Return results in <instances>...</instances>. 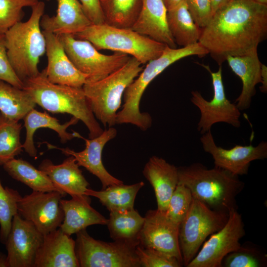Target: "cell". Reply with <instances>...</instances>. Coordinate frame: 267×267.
<instances>
[{
    "label": "cell",
    "instance_id": "6da1fadb",
    "mask_svg": "<svg viewBox=\"0 0 267 267\" xmlns=\"http://www.w3.org/2000/svg\"><path fill=\"white\" fill-rule=\"evenodd\" d=\"M267 35V5L232 0L214 14L198 42L221 66L228 56L258 52Z\"/></svg>",
    "mask_w": 267,
    "mask_h": 267
},
{
    "label": "cell",
    "instance_id": "7a4b0ae2",
    "mask_svg": "<svg viewBox=\"0 0 267 267\" xmlns=\"http://www.w3.org/2000/svg\"><path fill=\"white\" fill-rule=\"evenodd\" d=\"M178 181L193 197L210 208L228 213L237 210L236 198L245 186L239 176L223 169H208L199 163L178 168Z\"/></svg>",
    "mask_w": 267,
    "mask_h": 267
},
{
    "label": "cell",
    "instance_id": "3957f363",
    "mask_svg": "<svg viewBox=\"0 0 267 267\" xmlns=\"http://www.w3.org/2000/svg\"><path fill=\"white\" fill-rule=\"evenodd\" d=\"M24 90L36 104L52 113H67L82 121L87 127L89 138L99 136L103 130L94 116L83 88L53 84L44 69L36 76L23 81Z\"/></svg>",
    "mask_w": 267,
    "mask_h": 267
},
{
    "label": "cell",
    "instance_id": "277c9868",
    "mask_svg": "<svg viewBox=\"0 0 267 267\" xmlns=\"http://www.w3.org/2000/svg\"><path fill=\"white\" fill-rule=\"evenodd\" d=\"M208 54L198 42L195 44L173 48L166 45L158 57L149 61L138 76L127 88L124 95V104L117 113L116 124H131L142 131L147 130L152 125V118L148 113L141 112L139 103L143 93L157 76L168 67L178 60L191 55L203 57Z\"/></svg>",
    "mask_w": 267,
    "mask_h": 267
},
{
    "label": "cell",
    "instance_id": "5b68a950",
    "mask_svg": "<svg viewBox=\"0 0 267 267\" xmlns=\"http://www.w3.org/2000/svg\"><path fill=\"white\" fill-rule=\"evenodd\" d=\"M44 7V3L39 1L31 7L27 21L16 23L4 34L8 59L23 82L40 73V58L45 52L46 41L40 26Z\"/></svg>",
    "mask_w": 267,
    "mask_h": 267
},
{
    "label": "cell",
    "instance_id": "8992f818",
    "mask_svg": "<svg viewBox=\"0 0 267 267\" xmlns=\"http://www.w3.org/2000/svg\"><path fill=\"white\" fill-rule=\"evenodd\" d=\"M134 57L121 68L106 77L87 82L83 86L85 95L96 119L106 127L116 124L117 111L127 88L143 69Z\"/></svg>",
    "mask_w": 267,
    "mask_h": 267
},
{
    "label": "cell",
    "instance_id": "52a82bcc",
    "mask_svg": "<svg viewBox=\"0 0 267 267\" xmlns=\"http://www.w3.org/2000/svg\"><path fill=\"white\" fill-rule=\"evenodd\" d=\"M87 40L97 49H107L131 55L145 64L160 56L166 44L132 29L120 28L106 23L91 24L75 35Z\"/></svg>",
    "mask_w": 267,
    "mask_h": 267
},
{
    "label": "cell",
    "instance_id": "ba28073f",
    "mask_svg": "<svg viewBox=\"0 0 267 267\" xmlns=\"http://www.w3.org/2000/svg\"><path fill=\"white\" fill-rule=\"evenodd\" d=\"M228 213L213 210L193 197L190 208L179 225L178 240L183 265L187 267L210 235L226 223Z\"/></svg>",
    "mask_w": 267,
    "mask_h": 267
},
{
    "label": "cell",
    "instance_id": "9c48e42d",
    "mask_svg": "<svg viewBox=\"0 0 267 267\" xmlns=\"http://www.w3.org/2000/svg\"><path fill=\"white\" fill-rule=\"evenodd\" d=\"M76 234L75 253L79 267H140L135 253L138 245L96 240L86 229Z\"/></svg>",
    "mask_w": 267,
    "mask_h": 267
},
{
    "label": "cell",
    "instance_id": "30bf717a",
    "mask_svg": "<svg viewBox=\"0 0 267 267\" xmlns=\"http://www.w3.org/2000/svg\"><path fill=\"white\" fill-rule=\"evenodd\" d=\"M56 35L71 61L87 76V82L106 77L123 66L131 57L119 52L111 55L102 54L89 42L78 39L72 34Z\"/></svg>",
    "mask_w": 267,
    "mask_h": 267
},
{
    "label": "cell",
    "instance_id": "8fae6325",
    "mask_svg": "<svg viewBox=\"0 0 267 267\" xmlns=\"http://www.w3.org/2000/svg\"><path fill=\"white\" fill-rule=\"evenodd\" d=\"M211 74L214 90L213 98L206 100L197 90L191 92V102L200 111V118L197 130L203 134L211 129L217 123H225L235 128L241 126L239 120L241 113L236 104L231 103L226 97L222 78V68L213 72L208 66L204 65Z\"/></svg>",
    "mask_w": 267,
    "mask_h": 267
},
{
    "label": "cell",
    "instance_id": "7c38bea8",
    "mask_svg": "<svg viewBox=\"0 0 267 267\" xmlns=\"http://www.w3.org/2000/svg\"><path fill=\"white\" fill-rule=\"evenodd\" d=\"M228 214L225 224L204 242L186 267H221L227 254L243 248L239 242L245 235L242 216L235 209L229 211Z\"/></svg>",
    "mask_w": 267,
    "mask_h": 267
},
{
    "label": "cell",
    "instance_id": "4fadbf2b",
    "mask_svg": "<svg viewBox=\"0 0 267 267\" xmlns=\"http://www.w3.org/2000/svg\"><path fill=\"white\" fill-rule=\"evenodd\" d=\"M63 197L57 191H33L19 199L18 213L45 235L59 228L63 221L64 212L60 204Z\"/></svg>",
    "mask_w": 267,
    "mask_h": 267
},
{
    "label": "cell",
    "instance_id": "5bb4252c",
    "mask_svg": "<svg viewBox=\"0 0 267 267\" xmlns=\"http://www.w3.org/2000/svg\"><path fill=\"white\" fill-rule=\"evenodd\" d=\"M200 141L204 150L210 154L215 166L225 170L233 175H247L251 162L267 157V142L262 141L258 145H236L230 149L218 146L211 130L202 134Z\"/></svg>",
    "mask_w": 267,
    "mask_h": 267
},
{
    "label": "cell",
    "instance_id": "9a60e30c",
    "mask_svg": "<svg viewBox=\"0 0 267 267\" xmlns=\"http://www.w3.org/2000/svg\"><path fill=\"white\" fill-rule=\"evenodd\" d=\"M179 225L170 220L165 212H147L140 231L139 245L176 258L183 264L178 240Z\"/></svg>",
    "mask_w": 267,
    "mask_h": 267
},
{
    "label": "cell",
    "instance_id": "2e32d148",
    "mask_svg": "<svg viewBox=\"0 0 267 267\" xmlns=\"http://www.w3.org/2000/svg\"><path fill=\"white\" fill-rule=\"evenodd\" d=\"M43 237L33 223L16 214L5 243L8 267H34Z\"/></svg>",
    "mask_w": 267,
    "mask_h": 267
},
{
    "label": "cell",
    "instance_id": "e0dca14e",
    "mask_svg": "<svg viewBox=\"0 0 267 267\" xmlns=\"http://www.w3.org/2000/svg\"><path fill=\"white\" fill-rule=\"evenodd\" d=\"M75 137L83 139L86 142L85 148L80 152H76L69 148H60L48 144L50 149H57L67 156H73L79 166L85 168L88 171L97 177L101 182L102 189L108 186L123 183V182L112 176L105 168L102 160V153L106 144L115 137L117 131L113 127L103 130L99 136L86 139L79 133L74 132Z\"/></svg>",
    "mask_w": 267,
    "mask_h": 267
},
{
    "label": "cell",
    "instance_id": "ac0fdd59",
    "mask_svg": "<svg viewBox=\"0 0 267 267\" xmlns=\"http://www.w3.org/2000/svg\"><path fill=\"white\" fill-rule=\"evenodd\" d=\"M43 33L46 41L47 66L45 70L47 80L53 84L82 88L87 77L71 61L58 36L44 31Z\"/></svg>",
    "mask_w": 267,
    "mask_h": 267
},
{
    "label": "cell",
    "instance_id": "d6986e66",
    "mask_svg": "<svg viewBox=\"0 0 267 267\" xmlns=\"http://www.w3.org/2000/svg\"><path fill=\"white\" fill-rule=\"evenodd\" d=\"M34 267H79L75 240L59 228L44 235Z\"/></svg>",
    "mask_w": 267,
    "mask_h": 267
},
{
    "label": "cell",
    "instance_id": "ffe728a7",
    "mask_svg": "<svg viewBox=\"0 0 267 267\" xmlns=\"http://www.w3.org/2000/svg\"><path fill=\"white\" fill-rule=\"evenodd\" d=\"M72 156L59 165H55L49 159L44 160L39 169L44 172L54 185L64 194L82 200L90 199L85 195L89 185Z\"/></svg>",
    "mask_w": 267,
    "mask_h": 267
},
{
    "label": "cell",
    "instance_id": "44dd1931",
    "mask_svg": "<svg viewBox=\"0 0 267 267\" xmlns=\"http://www.w3.org/2000/svg\"><path fill=\"white\" fill-rule=\"evenodd\" d=\"M167 12L162 0H142L140 12L132 29L176 48L177 44L168 29Z\"/></svg>",
    "mask_w": 267,
    "mask_h": 267
},
{
    "label": "cell",
    "instance_id": "7402d4cb",
    "mask_svg": "<svg viewBox=\"0 0 267 267\" xmlns=\"http://www.w3.org/2000/svg\"><path fill=\"white\" fill-rule=\"evenodd\" d=\"M56 15H43L40 26L43 31L55 35H75L92 24L78 0H57Z\"/></svg>",
    "mask_w": 267,
    "mask_h": 267
},
{
    "label": "cell",
    "instance_id": "603a6c76",
    "mask_svg": "<svg viewBox=\"0 0 267 267\" xmlns=\"http://www.w3.org/2000/svg\"><path fill=\"white\" fill-rule=\"evenodd\" d=\"M142 173L154 189L157 209L165 212L178 184V168L162 158L153 156L146 163Z\"/></svg>",
    "mask_w": 267,
    "mask_h": 267
},
{
    "label": "cell",
    "instance_id": "cb8c5ba5",
    "mask_svg": "<svg viewBox=\"0 0 267 267\" xmlns=\"http://www.w3.org/2000/svg\"><path fill=\"white\" fill-rule=\"evenodd\" d=\"M227 61L232 71L238 76L242 83L239 96L235 100L240 111L248 109L252 98L256 93V86L262 83V64L258 52L242 56H228Z\"/></svg>",
    "mask_w": 267,
    "mask_h": 267
},
{
    "label": "cell",
    "instance_id": "d4e9b609",
    "mask_svg": "<svg viewBox=\"0 0 267 267\" xmlns=\"http://www.w3.org/2000/svg\"><path fill=\"white\" fill-rule=\"evenodd\" d=\"M90 199H61L64 219L59 228L71 236L94 224L106 225L107 219L91 207Z\"/></svg>",
    "mask_w": 267,
    "mask_h": 267
},
{
    "label": "cell",
    "instance_id": "484cf974",
    "mask_svg": "<svg viewBox=\"0 0 267 267\" xmlns=\"http://www.w3.org/2000/svg\"><path fill=\"white\" fill-rule=\"evenodd\" d=\"M24 127L26 128V138L22 147L32 157H37V150L34 142V135L36 131L41 128H49L56 132L62 143H64L75 137L74 133L66 131L70 126L76 124L79 120L73 116L68 122L60 124L55 118L46 112H41L33 108L24 117Z\"/></svg>",
    "mask_w": 267,
    "mask_h": 267
},
{
    "label": "cell",
    "instance_id": "4316f807",
    "mask_svg": "<svg viewBox=\"0 0 267 267\" xmlns=\"http://www.w3.org/2000/svg\"><path fill=\"white\" fill-rule=\"evenodd\" d=\"M167 22L177 45L185 47L199 42L202 29L193 20L185 0L167 11Z\"/></svg>",
    "mask_w": 267,
    "mask_h": 267
},
{
    "label": "cell",
    "instance_id": "83f0119b",
    "mask_svg": "<svg viewBox=\"0 0 267 267\" xmlns=\"http://www.w3.org/2000/svg\"><path fill=\"white\" fill-rule=\"evenodd\" d=\"M143 181L131 184H115L100 191L88 188L85 195L97 198L111 212H124L134 209L135 197L144 186Z\"/></svg>",
    "mask_w": 267,
    "mask_h": 267
},
{
    "label": "cell",
    "instance_id": "f1b7e54d",
    "mask_svg": "<svg viewBox=\"0 0 267 267\" xmlns=\"http://www.w3.org/2000/svg\"><path fill=\"white\" fill-rule=\"evenodd\" d=\"M4 170L13 179L32 189L40 192L57 191L62 193L42 171L22 159H13L3 165Z\"/></svg>",
    "mask_w": 267,
    "mask_h": 267
},
{
    "label": "cell",
    "instance_id": "f546056e",
    "mask_svg": "<svg viewBox=\"0 0 267 267\" xmlns=\"http://www.w3.org/2000/svg\"><path fill=\"white\" fill-rule=\"evenodd\" d=\"M111 238L114 241L139 244V236L144 222L134 209L124 212H111L107 219Z\"/></svg>",
    "mask_w": 267,
    "mask_h": 267
},
{
    "label": "cell",
    "instance_id": "4dcf8cb0",
    "mask_svg": "<svg viewBox=\"0 0 267 267\" xmlns=\"http://www.w3.org/2000/svg\"><path fill=\"white\" fill-rule=\"evenodd\" d=\"M36 105L26 91L0 80V111L3 115L19 121Z\"/></svg>",
    "mask_w": 267,
    "mask_h": 267
},
{
    "label": "cell",
    "instance_id": "1f68e13d",
    "mask_svg": "<svg viewBox=\"0 0 267 267\" xmlns=\"http://www.w3.org/2000/svg\"><path fill=\"white\" fill-rule=\"evenodd\" d=\"M105 23L117 28L132 29L141 11L142 0H102Z\"/></svg>",
    "mask_w": 267,
    "mask_h": 267
},
{
    "label": "cell",
    "instance_id": "d6a6232c",
    "mask_svg": "<svg viewBox=\"0 0 267 267\" xmlns=\"http://www.w3.org/2000/svg\"><path fill=\"white\" fill-rule=\"evenodd\" d=\"M22 125L18 121L0 113V165L3 166L20 154L22 144L20 140Z\"/></svg>",
    "mask_w": 267,
    "mask_h": 267
},
{
    "label": "cell",
    "instance_id": "836d02e7",
    "mask_svg": "<svg viewBox=\"0 0 267 267\" xmlns=\"http://www.w3.org/2000/svg\"><path fill=\"white\" fill-rule=\"evenodd\" d=\"M18 191L3 187L0 180V240L5 244L13 217L18 214L17 202L21 197Z\"/></svg>",
    "mask_w": 267,
    "mask_h": 267
},
{
    "label": "cell",
    "instance_id": "e575fe53",
    "mask_svg": "<svg viewBox=\"0 0 267 267\" xmlns=\"http://www.w3.org/2000/svg\"><path fill=\"white\" fill-rule=\"evenodd\" d=\"M39 0H0V35L5 33L15 24L21 21L23 8L36 4Z\"/></svg>",
    "mask_w": 267,
    "mask_h": 267
},
{
    "label": "cell",
    "instance_id": "d590c367",
    "mask_svg": "<svg viewBox=\"0 0 267 267\" xmlns=\"http://www.w3.org/2000/svg\"><path fill=\"white\" fill-rule=\"evenodd\" d=\"M192 199L189 189L183 184H178L169 200L166 215L179 225L190 208Z\"/></svg>",
    "mask_w": 267,
    "mask_h": 267
},
{
    "label": "cell",
    "instance_id": "8d00e7d4",
    "mask_svg": "<svg viewBox=\"0 0 267 267\" xmlns=\"http://www.w3.org/2000/svg\"><path fill=\"white\" fill-rule=\"evenodd\" d=\"M266 262L265 255L256 249L244 246L242 249L227 254L222 261V267H262Z\"/></svg>",
    "mask_w": 267,
    "mask_h": 267
},
{
    "label": "cell",
    "instance_id": "74e56055",
    "mask_svg": "<svg viewBox=\"0 0 267 267\" xmlns=\"http://www.w3.org/2000/svg\"><path fill=\"white\" fill-rule=\"evenodd\" d=\"M135 253L140 267H180L183 264L176 258L159 251L143 247L138 245Z\"/></svg>",
    "mask_w": 267,
    "mask_h": 267
},
{
    "label": "cell",
    "instance_id": "f35d334b",
    "mask_svg": "<svg viewBox=\"0 0 267 267\" xmlns=\"http://www.w3.org/2000/svg\"><path fill=\"white\" fill-rule=\"evenodd\" d=\"M0 80L22 89L23 82L11 66L7 54L4 35H0Z\"/></svg>",
    "mask_w": 267,
    "mask_h": 267
},
{
    "label": "cell",
    "instance_id": "ab89813d",
    "mask_svg": "<svg viewBox=\"0 0 267 267\" xmlns=\"http://www.w3.org/2000/svg\"><path fill=\"white\" fill-rule=\"evenodd\" d=\"M188 10L197 25L202 29L211 20L213 13L209 0H185Z\"/></svg>",
    "mask_w": 267,
    "mask_h": 267
},
{
    "label": "cell",
    "instance_id": "60d3db41",
    "mask_svg": "<svg viewBox=\"0 0 267 267\" xmlns=\"http://www.w3.org/2000/svg\"><path fill=\"white\" fill-rule=\"evenodd\" d=\"M83 10L92 24L105 23L100 0H79Z\"/></svg>",
    "mask_w": 267,
    "mask_h": 267
},
{
    "label": "cell",
    "instance_id": "b9f144b4",
    "mask_svg": "<svg viewBox=\"0 0 267 267\" xmlns=\"http://www.w3.org/2000/svg\"><path fill=\"white\" fill-rule=\"evenodd\" d=\"M231 0H209L213 15Z\"/></svg>",
    "mask_w": 267,
    "mask_h": 267
},
{
    "label": "cell",
    "instance_id": "7bdbcfd3",
    "mask_svg": "<svg viewBox=\"0 0 267 267\" xmlns=\"http://www.w3.org/2000/svg\"><path fill=\"white\" fill-rule=\"evenodd\" d=\"M262 86L260 88V90L264 93L267 90V67L265 65L262 64Z\"/></svg>",
    "mask_w": 267,
    "mask_h": 267
},
{
    "label": "cell",
    "instance_id": "ee69618b",
    "mask_svg": "<svg viewBox=\"0 0 267 267\" xmlns=\"http://www.w3.org/2000/svg\"><path fill=\"white\" fill-rule=\"evenodd\" d=\"M167 11L174 8L183 0H162Z\"/></svg>",
    "mask_w": 267,
    "mask_h": 267
},
{
    "label": "cell",
    "instance_id": "f6af8a7d",
    "mask_svg": "<svg viewBox=\"0 0 267 267\" xmlns=\"http://www.w3.org/2000/svg\"><path fill=\"white\" fill-rule=\"evenodd\" d=\"M0 267H8L6 255L0 252Z\"/></svg>",
    "mask_w": 267,
    "mask_h": 267
},
{
    "label": "cell",
    "instance_id": "bcb514c9",
    "mask_svg": "<svg viewBox=\"0 0 267 267\" xmlns=\"http://www.w3.org/2000/svg\"><path fill=\"white\" fill-rule=\"evenodd\" d=\"M254 1L264 5H267V0H253Z\"/></svg>",
    "mask_w": 267,
    "mask_h": 267
},
{
    "label": "cell",
    "instance_id": "7dc6e473",
    "mask_svg": "<svg viewBox=\"0 0 267 267\" xmlns=\"http://www.w3.org/2000/svg\"><path fill=\"white\" fill-rule=\"evenodd\" d=\"M47 0V1H49V0Z\"/></svg>",
    "mask_w": 267,
    "mask_h": 267
},
{
    "label": "cell",
    "instance_id": "c3c4849f",
    "mask_svg": "<svg viewBox=\"0 0 267 267\" xmlns=\"http://www.w3.org/2000/svg\"><path fill=\"white\" fill-rule=\"evenodd\" d=\"M102 0H100V1Z\"/></svg>",
    "mask_w": 267,
    "mask_h": 267
}]
</instances>
